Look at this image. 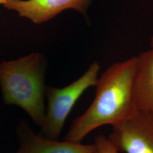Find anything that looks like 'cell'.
<instances>
[{"mask_svg":"<svg viewBox=\"0 0 153 153\" xmlns=\"http://www.w3.org/2000/svg\"><path fill=\"white\" fill-rule=\"evenodd\" d=\"M136 62L135 56L115 63L98 78L92 103L73 122L65 140L81 143L95 129L116 125L137 112L133 95Z\"/></svg>","mask_w":153,"mask_h":153,"instance_id":"cell-1","label":"cell"},{"mask_svg":"<svg viewBox=\"0 0 153 153\" xmlns=\"http://www.w3.org/2000/svg\"><path fill=\"white\" fill-rule=\"evenodd\" d=\"M45 59L39 53L0 63V85L5 103L22 108L40 126L45 115Z\"/></svg>","mask_w":153,"mask_h":153,"instance_id":"cell-2","label":"cell"},{"mask_svg":"<svg viewBox=\"0 0 153 153\" xmlns=\"http://www.w3.org/2000/svg\"><path fill=\"white\" fill-rule=\"evenodd\" d=\"M99 71L98 62H94L82 76L71 85L61 88H47L48 107L41 126L43 136L58 140L66 119L77 100L88 88L96 86Z\"/></svg>","mask_w":153,"mask_h":153,"instance_id":"cell-3","label":"cell"},{"mask_svg":"<svg viewBox=\"0 0 153 153\" xmlns=\"http://www.w3.org/2000/svg\"><path fill=\"white\" fill-rule=\"evenodd\" d=\"M108 138L119 153H153V115L137 111L112 126Z\"/></svg>","mask_w":153,"mask_h":153,"instance_id":"cell-4","label":"cell"},{"mask_svg":"<svg viewBox=\"0 0 153 153\" xmlns=\"http://www.w3.org/2000/svg\"><path fill=\"white\" fill-rule=\"evenodd\" d=\"M91 0H7L6 9L17 11L19 16L40 24L48 21L68 9L86 14Z\"/></svg>","mask_w":153,"mask_h":153,"instance_id":"cell-5","label":"cell"},{"mask_svg":"<svg viewBox=\"0 0 153 153\" xmlns=\"http://www.w3.org/2000/svg\"><path fill=\"white\" fill-rule=\"evenodd\" d=\"M133 95L137 111L153 115V48L136 56Z\"/></svg>","mask_w":153,"mask_h":153,"instance_id":"cell-6","label":"cell"},{"mask_svg":"<svg viewBox=\"0 0 153 153\" xmlns=\"http://www.w3.org/2000/svg\"><path fill=\"white\" fill-rule=\"evenodd\" d=\"M14 153H95V145L94 143L83 145L66 140L59 141L28 131Z\"/></svg>","mask_w":153,"mask_h":153,"instance_id":"cell-7","label":"cell"},{"mask_svg":"<svg viewBox=\"0 0 153 153\" xmlns=\"http://www.w3.org/2000/svg\"><path fill=\"white\" fill-rule=\"evenodd\" d=\"M95 153H119L108 137L99 134L95 138Z\"/></svg>","mask_w":153,"mask_h":153,"instance_id":"cell-8","label":"cell"},{"mask_svg":"<svg viewBox=\"0 0 153 153\" xmlns=\"http://www.w3.org/2000/svg\"><path fill=\"white\" fill-rule=\"evenodd\" d=\"M7 0H0V4H4Z\"/></svg>","mask_w":153,"mask_h":153,"instance_id":"cell-9","label":"cell"},{"mask_svg":"<svg viewBox=\"0 0 153 153\" xmlns=\"http://www.w3.org/2000/svg\"><path fill=\"white\" fill-rule=\"evenodd\" d=\"M150 45H151V47L153 48V37L151 39V41H150Z\"/></svg>","mask_w":153,"mask_h":153,"instance_id":"cell-10","label":"cell"}]
</instances>
